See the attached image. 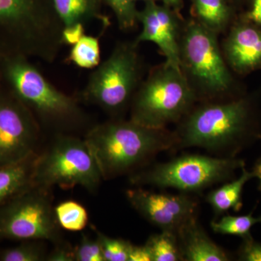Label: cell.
I'll use <instances>...</instances> for the list:
<instances>
[{
    "label": "cell",
    "instance_id": "6da1fadb",
    "mask_svg": "<svg viewBox=\"0 0 261 261\" xmlns=\"http://www.w3.org/2000/svg\"><path fill=\"white\" fill-rule=\"evenodd\" d=\"M173 132L174 150L197 147L222 158H236L260 135L254 129L251 104L244 98L194 106Z\"/></svg>",
    "mask_w": 261,
    "mask_h": 261
},
{
    "label": "cell",
    "instance_id": "7a4b0ae2",
    "mask_svg": "<svg viewBox=\"0 0 261 261\" xmlns=\"http://www.w3.org/2000/svg\"><path fill=\"white\" fill-rule=\"evenodd\" d=\"M63 30L53 0H0V61L24 56L53 63Z\"/></svg>",
    "mask_w": 261,
    "mask_h": 261
},
{
    "label": "cell",
    "instance_id": "3957f363",
    "mask_svg": "<svg viewBox=\"0 0 261 261\" xmlns=\"http://www.w3.org/2000/svg\"><path fill=\"white\" fill-rule=\"evenodd\" d=\"M85 142L103 178L116 177L145 164L165 151L174 150V132L155 129L129 119H113L89 128Z\"/></svg>",
    "mask_w": 261,
    "mask_h": 261
},
{
    "label": "cell",
    "instance_id": "277c9868",
    "mask_svg": "<svg viewBox=\"0 0 261 261\" xmlns=\"http://www.w3.org/2000/svg\"><path fill=\"white\" fill-rule=\"evenodd\" d=\"M30 58L13 56L0 61L1 80L43 126L68 132L87 124L88 116L76 99L55 87Z\"/></svg>",
    "mask_w": 261,
    "mask_h": 261
},
{
    "label": "cell",
    "instance_id": "5b68a950",
    "mask_svg": "<svg viewBox=\"0 0 261 261\" xmlns=\"http://www.w3.org/2000/svg\"><path fill=\"white\" fill-rule=\"evenodd\" d=\"M197 99L181 68L165 62L141 82L130 102V119L149 128L164 129L179 123Z\"/></svg>",
    "mask_w": 261,
    "mask_h": 261
},
{
    "label": "cell",
    "instance_id": "8992f818",
    "mask_svg": "<svg viewBox=\"0 0 261 261\" xmlns=\"http://www.w3.org/2000/svg\"><path fill=\"white\" fill-rule=\"evenodd\" d=\"M217 35L196 20H190L181 29L180 68L198 99L222 97L232 87V76Z\"/></svg>",
    "mask_w": 261,
    "mask_h": 261
},
{
    "label": "cell",
    "instance_id": "52a82bcc",
    "mask_svg": "<svg viewBox=\"0 0 261 261\" xmlns=\"http://www.w3.org/2000/svg\"><path fill=\"white\" fill-rule=\"evenodd\" d=\"M245 166V161L237 158L185 154L132 173L129 181L135 186L200 193L215 185L232 179L235 172Z\"/></svg>",
    "mask_w": 261,
    "mask_h": 261
},
{
    "label": "cell",
    "instance_id": "ba28073f",
    "mask_svg": "<svg viewBox=\"0 0 261 261\" xmlns=\"http://www.w3.org/2000/svg\"><path fill=\"white\" fill-rule=\"evenodd\" d=\"M135 42H119L96 67L82 92L84 100L113 116L130 106L141 83L142 63Z\"/></svg>",
    "mask_w": 261,
    "mask_h": 261
},
{
    "label": "cell",
    "instance_id": "9c48e42d",
    "mask_svg": "<svg viewBox=\"0 0 261 261\" xmlns=\"http://www.w3.org/2000/svg\"><path fill=\"white\" fill-rule=\"evenodd\" d=\"M102 173L85 140L60 135L41 155L37 156L33 184L50 189L80 186L89 192L97 190Z\"/></svg>",
    "mask_w": 261,
    "mask_h": 261
},
{
    "label": "cell",
    "instance_id": "30bf717a",
    "mask_svg": "<svg viewBox=\"0 0 261 261\" xmlns=\"http://www.w3.org/2000/svg\"><path fill=\"white\" fill-rule=\"evenodd\" d=\"M59 224L49 188L32 185L0 206V238L58 243Z\"/></svg>",
    "mask_w": 261,
    "mask_h": 261
},
{
    "label": "cell",
    "instance_id": "8fae6325",
    "mask_svg": "<svg viewBox=\"0 0 261 261\" xmlns=\"http://www.w3.org/2000/svg\"><path fill=\"white\" fill-rule=\"evenodd\" d=\"M39 122L3 82L0 84V166L20 162L35 154Z\"/></svg>",
    "mask_w": 261,
    "mask_h": 261
},
{
    "label": "cell",
    "instance_id": "7c38bea8",
    "mask_svg": "<svg viewBox=\"0 0 261 261\" xmlns=\"http://www.w3.org/2000/svg\"><path fill=\"white\" fill-rule=\"evenodd\" d=\"M187 194L156 193L136 188L126 195L130 205L151 224L161 231L176 232L185 221L196 216L198 208L197 199Z\"/></svg>",
    "mask_w": 261,
    "mask_h": 261
},
{
    "label": "cell",
    "instance_id": "4fadbf2b",
    "mask_svg": "<svg viewBox=\"0 0 261 261\" xmlns=\"http://www.w3.org/2000/svg\"><path fill=\"white\" fill-rule=\"evenodd\" d=\"M137 20L142 24V32L135 42L154 43L166 58V63L180 68L179 39L181 23L177 12L155 1L145 3L138 12Z\"/></svg>",
    "mask_w": 261,
    "mask_h": 261
},
{
    "label": "cell",
    "instance_id": "5bb4252c",
    "mask_svg": "<svg viewBox=\"0 0 261 261\" xmlns=\"http://www.w3.org/2000/svg\"><path fill=\"white\" fill-rule=\"evenodd\" d=\"M226 63L237 73L261 69V27L239 23L231 29L223 44Z\"/></svg>",
    "mask_w": 261,
    "mask_h": 261
},
{
    "label": "cell",
    "instance_id": "9a60e30c",
    "mask_svg": "<svg viewBox=\"0 0 261 261\" xmlns=\"http://www.w3.org/2000/svg\"><path fill=\"white\" fill-rule=\"evenodd\" d=\"M185 261H228L231 255L211 240L198 222L197 216L185 221L176 231Z\"/></svg>",
    "mask_w": 261,
    "mask_h": 261
},
{
    "label": "cell",
    "instance_id": "2e32d148",
    "mask_svg": "<svg viewBox=\"0 0 261 261\" xmlns=\"http://www.w3.org/2000/svg\"><path fill=\"white\" fill-rule=\"evenodd\" d=\"M37 154L20 162L0 166V206L21 193L33 184Z\"/></svg>",
    "mask_w": 261,
    "mask_h": 261
},
{
    "label": "cell",
    "instance_id": "e0dca14e",
    "mask_svg": "<svg viewBox=\"0 0 261 261\" xmlns=\"http://www.w3.org/2000/svg\"><path fill=\"white\" fill-rule=\"evenodd\" d=\"M55 9L63 27L99 20L103 28L109 27L108 17L101 12L102 0H53Z\"/></svg>",
    "mask_w": 261,
    "mask_h": 261
},
{
    "label": "cell",
    "instance_id": "ac0fdd59",
    "mask_svg": "<svg viewBox=\"0 0 261 261\" xmlns=\"http://www.w3.org/2000/svg\"><path fill=\"white\" fill-rule=\"evenodd\" d=\"M240 177L225 182L224 185L209 192L206 202L211 205L216 217L229 211L238 212L243 207V192L247 182L255 178L254 173L247 171L245 166L241 168Z\"/></svg>",
    "mask_w": 261,
    "mask_h": 261
},
{
    "label": "cell",
    "instance_id": "d6986e66",
    "mask_svg": "<svg viewBox=\"0 0 261 261\" xmlns=\"http://www.w3.org/2000/svg\"><path fill=\"white\" fill-rule=\"evenodd\" d=\"M197 22L219 34L226 29L231 18L227 0H190Z\"/></svg>",
    "mask_w": 261,
    "mask_h": 261
},
{
    "label": "cell",
    "instance_id": "ffe728a7",
    "mask_svg": "<svg viewBox=\"0 0 261 261\" xmlns=\"http://www.w3.org/2000/svg\"><path fill=\"white\" fill-rule=\"evenodd\" d=\"M146 246L149 249L152 261H183L176 233L170 231L151 235Z\"/></svg>",
    "mask_w": 261,
    "mask_h": 261
},
{
    "label": "cell",
    "instance_id": "44dd1931",
    "mask_svg": "<svg viewBox=\"0 0 261 261\" xmlns=\"http://www.w3.org/2000/svg\"><path fill=\"white\" fill-rule=\"evenodd\" d=\"M253 213L243 216H226L219 220L214 219L211 227L214 233L222 235H232L245 239L251 238L252 226L261 223V216L255 217Z\"/></svg>",
    "mask_w": 261,
    "mask_h": 261
},
{
    "label": "cell",
    "instance_id": "7402d4cb",
    "mask_svg": "<svg viewBox=\"0 0 261 261\" xmlns=\"http://www.w3.org/2000/svg\"><path fill=\"white\" fill-rule=\"evenodd\" d=\"M68 61L80 68H95L100 63V46L98 38L84 34L70 49Z\"/></svg>",
    "mask_w": 261,
    "mask_h": 261
},
{
    "label": "cell",
    "instance_id": "603a6c76",
    "mask_svg": "<svg viewBox=\"0 0 261 261\" xmlns=\"http://www.w3.org/2000/svg\"><path fill=\"white\" fill-rule=\"evenodd\" d=\"M55 214L59 226L67 231H82L88 224L87 210L75 201L61 202L55 207Z\"/></svg>",
    "mask_w": 261,
    "mask_h": 261
},
{
    "label": "cell",
    "instance_id": "cb8c5ba5",
    "mask_svg": "<svg viewBox=\"0 0 261 261\" xmlns=\"http://www.w3.org/2000/svg\"><path fill=\"white\" fill-rule=\"evenodd\" d=\"M47 252L39 240L23 241L20 245L0 251L2 261L47 260Z\"/></svg>",
    "mask_w": 261,
    "mask_h": 261
},
{
    "label": "cell",
    "instance_id": "d4e9b609",
    "mask_svg": "<svg viewBox=\"0 0 261 261\" xmlns=\"http://www.w3.org/2000/svg\"><path fill=\"white\" fill-rule=\"evenodd\" d=\"M112 9L116 15L118 27L122 30L134 28L137 24L139 10L137 0H102Z\"/></svg>",
    "mask_w": 261,
    "mask_h": 261
},
{
    "label": "cell",
    "instance_id": "484cf974",
    "mask_svg": "<svg viewBox=\"0 0 261 261\" xmlns=\"http://www.w3.org/2000/svg\"><path fill=\"white\" fill-rule=\"evenodd\" d=\"M97 239L100 244L105 260L128 261L130 242L110 238L99 231H97Z\"/></svg>",
    "mask_w": 261,
    "mask_h": 261
},
{
    "label": "cell",
    "instance_id": "4316f807",
    "mask_svg": "<svg viewBox=\"0 0 261 261\" xmlns=\"http://www.w3.org/2000/svg\"><path fill=\"white\" fill-rule=\"evenodd\" d=\"M74 257L75 261H106L97 239L93 240L84 235L74 248Z\"/></svg>",
    "mask_w": 261,
    "mask_h": 261
},
{
    "label": "cell",
    "instance_id": "83f0119b",
    "mask_svg": "<svg viewBox=\"0 0 261 261\" xmlns=\"http://www.w3.org/2000/svg\"><path fill=\"white\" fill-rule=\"evenodd\" d=\"M238 257L240 260L261 261V243L252 237L245 239L239 249Z\"/></svg>",
    "mask_w": 261,
    "mask_h": 261
},
{
    "label": "cell",
    "instance_id": "f1b7e54d",
    "mask_svg": "<svg viewBox=\"0 0 261 261\" xmlns=\"http://www.w3.org/2000/svg\"><path fill=\"white\" fill-rule=\"evenodd\" d=\"M85 25L83 24H76L70 27H63L62 32V42L63 45H74L79 42L85 33Z\"/></svg>",
    "mask_w": 261,
    "mask_h": 261
},
{
    "label": "cell",
    "instance_id": "f546056e",
    "mask_svg": "<svg viewBox=\"0 0 261 261\" xmlns=\"http://www.w3.org/2000/svg\"><path fill=\"white\" fill-rule=\"evenodd\" d=\"M54 250L47 255V260L49 261H74V248L60 243Z\"/></svg>",
    "mask_w": 261,
    "mask_h": 261
},
{
    "label": "cell",
    "instance_id": "4dcf8cb0",
    "mask_svg": "<svg viewBox=\"0 0 261 261\" xmlns=\"http://www.w3.org/2000/svg\"><path fill=\"white\" fill-rule=\"evenodd\" d=\"M128 261H152V257L146 245H135L130 243Z\"/></svg>",
    "mask_w": 261,
    "mask_h": 261
},
{
    "label": "cell",
    "instance_id": "1f68e13d",
    "mask_svg": "<svg viewBox=\"0 0 261 261\" xmlns=\"http://www.w3.org/2000/svg\"><path fill=\"white\" fill-rule=\"evenodd\" d=\"M248 18L254 23L261 27V0H254Z\"/></svg>",
    "mask_w": 261,
    "mask_h": 261
},
{
    "label": "cell",
    "instance_id": "d6a6232c",
    "mask_svg": "<svg viewBox=\"0 0 261 261\" xmlns=\"http://www.w3.org/2000/svg\"><path fill=\"white\" fill-rule=\"evenodd\" d=\"M163 5L171 8L175 11L179 12L183 4V0H163Z\"/></svg>",
    "mask_w": 261,
    "mask_h": 261
},
{
    "label": "cell",
    "instance_id": "836d02e7",
    "mask_svg": "<svg viewBox=\"0 0 261 261\" xmlns=\"http://www.w3.org/2000/svg\"><path fill=\"white\" fill-rule=\"evenodd\" d=\"M255 178H257L259 181L258 190L261 192V159L257 161L255 167L252 170Z\"/></svg>",
    "mask_w": 261,
    "mask_h": 261
},
{
    "label": "cell",
    "instance_id": "e575fe53",
    "mask_svg": "<svg viewBox=\"0 0 261 261\" xmlns=\"http://www.w3.org/2000/svg\"><path fill=\"white\" fill-rule=\"evenodd\" d=\"M137 1H142V2H144V3H147V2H149V1H155L156 2V0H137Z\"/></svg>",
    "mask_w": 261,
    "mask_h": 261
},
{
    "label": "cell",
    "instance_id": "d590c367",
    "mask_svg": "<svg viewBox=\"0 0 261 261\" xmlns=\"http://www.w3.org/2000/svg\"><path fill=\"white\" fill-rule=\"evenodd\" d=\"M2 80H1V75H0V84H1Z\"/></svg>",
    "mask_w": 261,
    "mask_h": 261
},
{
    "label": "cell",
    "instance_id": "8d00e7d4",
    "mask_svg": "<svg viewBox=\"0 0 261 261\" xmlns=\"http://www.w3.org/2000/svg\"><path fill=\"white\" fill-rule=\"evenodd\" d=\"M258 138H259V139H261V135H259V136H258Z\"/></svg>",
    "mask_w": 261,
    "mask_h": 261
}]
</instances>
